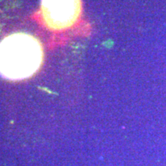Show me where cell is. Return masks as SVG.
I'll return each mask as SVG.
<instances>
[{
  "mask_svg": "<svg viewBox=\"0 0 166 166\" xmlns=\"http://www.w3.org/2000/svg\"><path fill=\"white\" fill-rule=\"evenodd\" d=\"M40 42L32 35L16 32L0 42V75L10 81L32 77L43 62Z\"/></svg>",
  "mask_w": 166,
  "mask_h": 166,
  "instance_id": "1",
  "label": "cell"
},
{
  "mask_svg": "<svg viewBox=\"0 0 166 166\" xmlns=\"http://www.w3.org/2000/svg\"><path fill=\"white\" fill-rule=\"evenodd\" d=\"M42 16L48 28L66 29L77 22L82 12L81 0H42Z\"/></svg>",
  "mask_w": 166,
  "mask_h": 166,
  "instance_id": "2",
  "label": "cell"
}]
</instances>
